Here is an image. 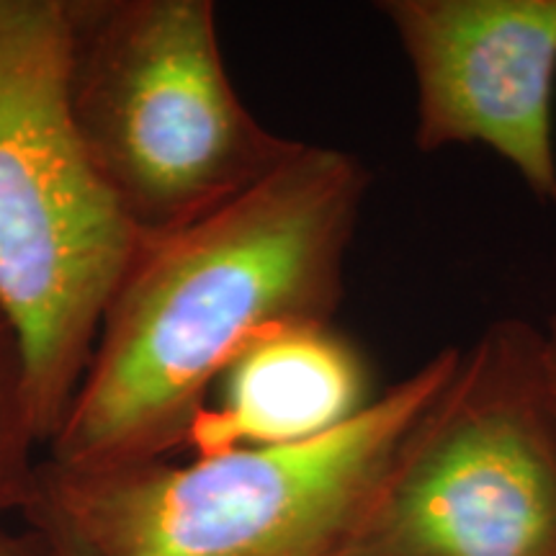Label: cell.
<instances>
[{"label": "cell", "instance_id": "cell-5", "mask_svg": "<svg viewBox=\"0 0 556 556\" xmlns=\"http://www.w3.org/2000/svg\"><path fill=\"white\" fill-rule=\"evenodd\" d=\"M356 556H556L546 330L497 319L462 351L392 467Z\"/></svg>", "mask_w": 556, "mask_h": 556}, {"label": "cell", "instance_id": "cell-11", "mask_svg": "<svg viewBox=\"0 0 556 556\" xmlns=\"http://www.w3.org/2000/svg\"><path fill=\"white\" fill-rule=\"evenodd\" d=\"M546 340H548V353H552V364H554V371H556V343L552 338H548V332H546Z\"/></svg>", "mask_w": 556, "mask_h": 556}, {"label": "cell", "instance_id": "cell-8", "mask_svg": "<svg viewBox=\"0 0 556 556\" xmlns=\"http://www.w3.org/2000/svg\"><path fill=\"white\" fill-rule=\"evenodd\" d=\"M41 443L24 356L11 325L0 315V518L9 513L24 516L37 500Z\"/></svg>", "mask_w": 556, "mask_h": 556}, {"label": "cell", "instance_id": "cell-3", "mask_svg": "<svg viewBox=\"0 0 556 556\" xmlns=\"http://www.w3.org/2000/svg\"><path fill=\"white\" fill-rule=\"evenodd\" d=\"M67 0H0V315L45 443L142 238L90 163L70 101Z\"/></svg>", "mask_w": 556, "mask_h": 556}, {"label": "cell", "instance_id": "cell-10", "mask_svg": "<svg viewBox=\"0 0 556 556\" xmlns=\"http://www.w3.org/2000/svg\"><path fill=\"white\" fill-rule=\"evenodd\" d=\"M0 556H58L37 526L26 523V531H9L0 526Z\"/></svg>", "mask_w": 556, "mask_h": 556}, {"label": "cell", "instance_id": "cell-6", "mask_svg": "<svg viewBox=\"0 0 556 556\" xmlns=\"http://www.w3.org/2000/svg\"><path fill=\"white\" fill-rule=\"evenodd\" d=\"M417 90L415 144H484L556 204V0H389Z\"/></svg>", "mask_w": 556, "mask_h": 556}, {"label": "cell", "instance_id": "cell-2", "mask_svg": "<svg viewBox=\"0 0 556 556\" xmlns=\"http://www.w3.org/2000/svg\"><path fill=\"white\" fill-rule=\"evenodd\" d=\"M443 348L330 433L103 471L41 462L34 503L90 556H356L417 422L456 374Z\"/></svg>", "mask_w": 556, "mask_h": 556}, {"label": "cell", "instance_id": "cell-9", "mask_svg": "<svg viewBox=\"0 0 556 556\" xmlns=\"http://www.w3.org/2000/svg\"><path fill=\"white\" fill-rule=\"evenodd\" d=\"M24 518H26V523L37 526V528H41V531H45V536L50 539V544H52L54 554H58V556H90L86 552V546H83L80 541L75 539L73 533H70L67 528L62 526L60 520L52 516V513H47L39 503H31L29 510L24 513Z\"/></svg>", "mask_w": 556, "mask_h": 556}, {"label": "cell", "instance_id": "cell-12", "mask_svg": "<svg viewBox=\"0 0 556 556\" xmlns=\"http://www.w3.org/2000/svg\"><path fill=\"white\" fill-rule=\"evenodd\" d=\"M546 332H548V338H552L554 343H556V317L548 319V325H546Z\"/></svg>", "mask_w": 556, "mask_h": 556}, {"label": "cell", "instance_id": "cell-1", "mask_svg": "<svg viewBox=\"0 0 556 556\" xmlns=\"http://www.w3.org/2000/svg\"><path fill=\"white\" fill-rule=\"evenodd\" d=\"M368 180L348 152L299 142L240 197L139 242L47 464L103 471L165 458L248 345L330 325Z\"/></svg>", "mask_w": 556, "mask_h": 556}, {"label": "cell", "instance_id": "cell-7", "mask_svg": "<svg viewBox=\"0 0 556 556\" xmlns=\"http://www.w3.org/2000/svg\"><path fill=\"white\" fill-rule=\"evenodd\" d=\"M219 381V402L204 405L186 438L193 456L312 441L345 426L377 397L358 348L330 325L263 336Z\"/></svg>", "mask_w": 556, "mask_h": 556}, {"label": "cell", "instance_id": "cell-4", "mask_svg": "<svg viewBox=\"0 0 556 556\" xmlns=\"http://www.w3.org/2000/svg\"><path fill=\"white\" fill-rule=\"evenodd\" d=\"M70 11L75 124L142 240L240 197L299 148L240 101L208 0H93Z\"/></svg>", "mask_w": 556, "mask_h": 556}]
</instances>
